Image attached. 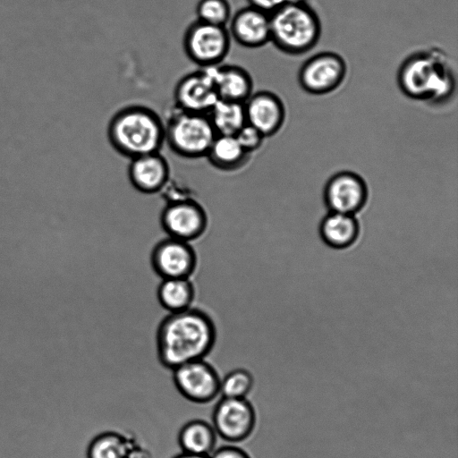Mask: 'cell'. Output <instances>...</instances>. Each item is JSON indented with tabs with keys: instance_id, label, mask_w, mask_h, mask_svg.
Wrapping results in <instances>:
<instances>
[{
	"instance_id": "cell-9",
	"label": "cell",
	"mask_w": 458,
	"mask_h": 458,
	"mask_svg": "<svg viewBox=\"0 0 458 458\" xmlns=\"http://www.w3.org/2000/svg\"><path fill=\"white\" fill-rule=\"evenodd\" d=\"M256 425V413L246 398L222 397L212 414V426L217 436L232 443L248 438Z\"/></svg>"
},
{
	"instance_id": "cell-17",
	"label": "cell",
	"mask_w": 458,
	"mask_h": 458,
	"mask_svg": "<svg viewBox=\"0 0 458 458\" xmlns=\"http://www.w3.org/2000/svg\"><path fill=\"white\" fill-rule=\"evenodd\" d=\"M205 69L213 80L219 99L244 103L253 93V80L243 67L218 64Z\"/></svg>"
},
{
	"instance_id": "cell-19",
	"label": "cell",
	"mask_w": 458,
	"mask_h": 458,
	"mask_svg": "<svg viewBox=\"0 0 458 458\" xmlns=\"http://www.w3.org/2000/svg\"><path fill=\"white\" fill-rule=\"evenodd\" d=\"M250 157L234 135H216L206 156L214 167L225 172L241 169Z\"/></svg>"
},
{
	"instance_id": "cell-24",
	"label": "cell",
	"mask_w": 458,
	"mask_h": 458,
	"mask_svg": "<svg viewBox=\"0 0 458 458\" xmlns=\"http://www.w3.org/2000/svg\"><path fill=\"white\" fill-rule=\"evenodd\" d=\"M252 374L245 369H235L220 380L222 397L246 398L253 387Z\"/></svg>"
},
{
	"instance_id": "cell-2",
	"label": "cell",
	"mask_w": 458,
	"mask_h": 458,
	"mask_svg": "<svg viewBox=\"0 0 458 458\" xmlns=\"http://www.w3.org/2000/svg\"><path fill=\"white\" fill-rule=\"evenodd\" d=\"M397 83L407 98L430 105L447 102L455 90L454 71L437 49L409 55L398 70Z\"/></svg>"
},
{
	"instance_id": "cell-15",
	"label": "cell",
	"mask_w": 458,
	"mask_h": 458,
	"mask_svg": "<svg viewBox=\"0 0 458 458\" xmlns=\"http://www.w3.org/2000/svg\"><path fill=\"white\" fill-rule=\"evenodd\" d=\"M228 31L242 47L258 48L270 42V16L251 5L237 11L231 17Z\"/></svg>"
},
{
	"instance_id": "cell-21",
	"label": "cell",
	"mask_w": 458,
	"mask_h": 458,
	"mask_svg": "<svg viewBox=\"0 0 458 458\" xmlns=\"http://www.w3.org/2000/svg\"><path fill=\"white\" fill-rule=\"evenodd\" d=\"M194 297V285L189 278L162 279L157 288L158 301L169 313L191 308Z\"/></svg>"
},
{
	"instance_id": "cell-27",
	"label": "cell",
	"mask_w": 458,
	"mask_h": 458,
	"mask_svg": "<svg viewBox=\"0 0 458 458\" xmlns=\"http://www.w3.org/2000/svg\"><path fill=\"white\" fill-rule=\"evenodd\" d=\"M249 5L258 8L267 13H271L276 9L289 4L304 2L306 0H247Z\"/></svg>"
},
{
	"instance_id": "cell-29",
	"label": "cell",
	"mask_w": 458,
	"mask_h": 458,
	"mask_svg": "<svg viewBox=\"0 0 458 458\" xmlns=\"http://www.w3.org/2000/svg\"><path fill=\"white\" fill-rule=\"evenodd\" d=\"M174 458H209V456L193 454H188V453L182 452L181 454H178V455L174 456Z\"/></svg>"
},
{
	"instance_id": "cell-22",
	"label": "cell",
	"mask_w": 458,
	"mask_h": 458,
	"mask_svg": "<svg viewBox=\"0 0 458 458\" xmlns=\"http://www.w3.org/2000/svg\"><path fill=\"white\" fill-rule=\"evenodd\" d=\"M208 116L217 135H235L247 123L242 102L218 99Z\"/></svg>"
},
{
	"instance_id": "cell-11",
	"label": "cell",
	"mask_w": 458,
	"mask_h": 458,
	"mask_svg": "<svg viewBox=\"0 0 458 458\" xmlns=\"http://www.w3.org/2000/svg\"><path fill=\"white\" fill-rule=\"evenodd\" d=\"M369 190L364 179L352 171L332 175L324 189V199L331 212L355 215L365 206Z\"/></svg>"
},
{
	"instance_id": "cell-6",
	"label": "cell",
	"mask_w": 458,
	"mask_h": 458,
	"mask_svg": "<svg viewBox=\"0 0 458 458\" xmlns=\"http://www.w3.org/2000/svg\"><path fill=\"white\" fill-rule=\"evenodd\" d=\"M231 41L227 27L196 20L187 27L182 47L192 63L208 68L222 64L229 54Z\"/></svg>"
},
{
	"instance_id": "cell-4",
	"label": "cell",
	"mask_w": 458,
	"mask_h": 458,
	"mask_svg": "<svg viewBox=\"0 0 458 458\" xmlns=\"http://www.w3.org/2000/svg\"><path fill=\"white\" fill-rule=\"evenodd\" d=\"M269 16L270 41L285 54H305L320 38L319 17L307 1L285 4Z\"/></svg>"
},
{
	"instance_id": "cell-20",
	"label": "cell",
	"mask_w": 458,
	"mask_h": 458,
	"mask_svg": "<svg viewBox=\"0 0 458 458\" xmlns=\"http://www.w3.org/2000/svg\"><path fill=\"white\" fill-rule=\"evenodd\" d=\"M216 436L212 425L202 420H192L181 428L178 444L183 453L209 456L215 450Z\"/></svg>"
},
{
	"instance_id": "cell-26",
	"label": "cell",
	"mask_w": 458,
	"mask_h": 458,
	"mask_svg": "<svg viewBox=\"0 0 458 458\" xmlns=\"http://www.w3.org/2000/svg\"><path fill=\"white\" fill-rule=\"evenodd\" d=\"M242 148L249 154L258 150L263 144L264 135L252 125L246 123L234 135Z\"/></svg>"
},
{
	"instance_id": "cell-14",
	"label": "cell",
	"mask_w": 458,
	"mask_h": 458,
	"mask_svg": "<svg viewBox=\"0 0 458 458\" xmlns=\"http://www.w3.org/2000/svg\"><path fill=\"white\" fill-rule=\"evenodd\" d=\"M247 123L259 131L265 138L275 135L285 120L282 99L268 90L252 93L244 102Z\"/></svg>"
},
{
	"instance_id": "cell-7",
	"label": "cell",
	"mask_w": 458,
	"mask_h": 458,
	"mask_svg": "<svg viewBox=\"0 0 458 458\" xmlns=\"http://www.w3.org/2000/svg\"><path fill=\"white\" fill-rule=\"evenodd\" d=\"M346 73V62L339 54L320 52L302 64L298 72V81L309 94L326 95L341 86Z\"/></svg>"
},
{
	"instance_id": "cell-10",
	"label": "cell",
	"mask_w": 458,
	"mask_h": 458,
	"mask_svg": "<svg viewBox=\"0 0 458 458\" xmlns=\"http://www.w3.org/2000/svg\"><path fill=\"white\" fill-rule=\"evenodd\" d=\"M160 223L169 237L190 242L205 233L208 216L199 202L186 198L169 201L161 213Z\"/></svg>"
},
{
	"instance_id": "cell-16",
	"label": "cell",
	"mask_w": 458,
	"mask_h": 458,
	"mask_svg": "<svg viewBox=\"0 0 458 458\" xmlns=\"http://www.w3.org/2000/svg\"><path fill=\"white\" fill-rule=\"evenodd\" d=\"M128 177L139 191L153 194L161 191L168 183L170 167L160 152L130 159Z\"/></svg>"
},
{
	"instance_id": "cell-5",
	"label": "cell",
	"mask_w": 458,
	"mask_h": 458,
	"mask_svg": "<svg viewBox=\"0 0 458 458\" xmlns=\"http://www.w3.org/2000/svg\"><path fill=\"white\" fill-rule=\"evenodd\" d=\"M216 135L204 114L176 108L165 123V143L175 155L187 159L206 157Z\"/></svg>"
},
{
	"instance_id": "cell-25",
	"label": "cell",
	"mask_w": 458,
	"mask_h": 458,
	"mask_svg": "<svg viewBox=\"0 0 458 458\" xmlns=\"http://www.w3.org/2000/svg\"><path fill=\"white\" fill-rule=\"evenodd\" d=\"M196 14L199 21L226 27L232 17V9L228 0H199Z\"/></svg>"
},
{
	"instance_id": "cell-23",
	"label": "cell",
	"mask_w": 458,
	"mask_h": 458,
	"mask_svg": "<svg viewBox=\"0 0 458 458\" xmlns=\"http://www.w3.org/2000/svg\"><path fill=\"white\" fill-rule=\"evenodd\" d=\"M131 445L132 442L117 432H104L89 443L87 458H129Z\"/></svg>"
},
{
	"instance_id": "cell-1",
	"label": "cell",
	"mask_w": 458,
	"mask_h": 458,
	"mask_svg": "<svg viewBox=\"0 0 458 458\" xmlns=\"http://www.w3.org/2000/svg\"><path fill=\"white\" fill-rule=\"evenodd\" d=\"M216 337L211 317L202 310L169 313L157 331V352L160 363L169 369L204 359L213 349Z\"/></svg>"
},
{
	"instance_id": "cell-18",
	"label": "cell",
	"mask_w": 458,
	"mask_h": 458,
	"mask_svg": "<svg viewBox=\"0 0 458 458\" xmlns=\"http://www.w3.org/2000/svg\"><path fill=\"white\" fill-rule=\"evenodd\" d=\"M319 233L327 245L343 250L356 242L360 224L355 215L330 211L321 221Z\"/></svg>"
},
{
	"instance_id": "cell-13",
	"label": "cell",
	"mask_w": 458,
	"mask_h": 458,
	"mask_svg": "<svg viewBox=\"0 0 458 458\" xmlns=\"http://www.w3.org/2000/svg\"><path fill=\"white\" fill-rule=\"evenodd\" d=\"M174 99L180 110L208 114L219 98L211 76L203 68L185 74L177 81Z\"/></svg>"
},
{
	"instance_id": "cell-3",
	"label": "cell",
	"mask_w": 458,
	"mask_h": 458,
	"mask_svg": "<svg viewBox=\"0 0 458 458\" xmlns=\"http://www.w3.org/2000/svg\"><path fill=\"white\" fill-rule=\"evenodd\" d=\"M107 139L121 156L134 158L160 152L165 143V123L151 108L130 105L118 110L107 125Z\"/></svg>"
},
{
	"instance_id": "cell-8",
	"label": "cell",
	"mask_w": 458,
	"mask_h": 458,
	"mask_svg": "<svg viewBox=\"0 0 458 458\" xmlns=\"http://www.w3.org/2000/svg\"><path fill=\"white\" fill-rule=\"evenodd\" d=\"M172 370L178 392L192 403H208L220 393L221 377L204 359L186 362Z\"/></svg>"
},
{
	"instance_id": "cell-28",
	"label": "cell",
	"mask_w": 458,
	"mask_h": 458,
	"mask_svg": "<svg viewBox=\"0 0 458 458\" xmlns=\"http://www.w3.org/2000/svg\"><path fill=\"white\" fill-rule=\"evenodd\" d=\"M209 458H250L242 448L234 445H224L216 449L209 455Z\"/></svg>"
},
{
	"instance_id": "cell-12",
	"label": "cell",
	"mask_w": 458,
	"mask_h": 458,
	"mask_svg": "<svg viewBox=\"0 0 458 458\" xmlns=\"http://www.w3.org/2000/svg\"><path fill=\"white\" fill-rule=\"evenodd\" d=\"M150 260L162 279L190 278L197 266V255L190 242L169 236L155 245Z\"/></svg>"
}]
</instances>
